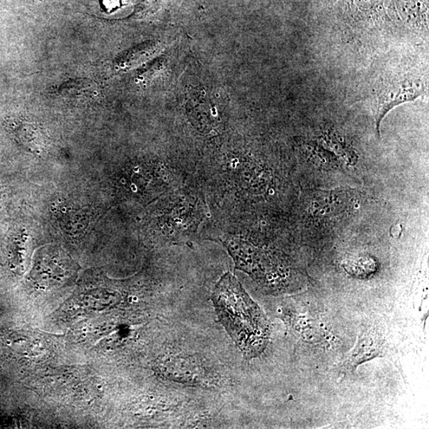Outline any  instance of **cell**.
<instances>
[{"instance_id":"obj_5","label":"cell","mask_w":429,"mask_h":429,"mask_svg":"<svg viewBox=\"0 0 429 429\" xmlns=\"http://www.w3.org/2000/svg\"><path fill=\"white\" fill-rule=\"evenodd\" d=\"M96 93V84L88 79L70 81L63 84L60 88V94L72 101L92 99Z\"/></svg>"},{"instance_id":"obj_2","label":"cell","mask_w":429,"mask_h":429,"mask_svg":"<svg viewBox=\"0 0 429 429\" xmlns=\"http://www.w3.org/2000/svg\"><path fill=\"white\" fill-rule=\"evenodd\" d=\"M426 87L424 76L416 70L393 71L378 78L370 93V106L379 137L385 116L395 107L419 98Z\"/></svg>"},{"instance_id":"obj_1","label":"cell","mask_w":429,"mask_h":429,"mask_svg":"<svg viewBox=\"0 0 429 429\" xmlns=\"http://www.w3.org/2000/svg\"><path fill=\"white\" fill-rule=\"evenodd\" d=\"M212 301L221 324L246 360L263 353L270 337L268 319L230 272L219 279Z\"/></svg>"},{"instance_id":"obj_3","label":"cell","mask_w":429,"mask_h":429,"mask_svg":"<svg viewBox=\"0 0 429 429\" xmlns=\"http://www.w3.org/2000/svg\"><path fill=\"white\" fill-rule=\"evenodd\" d=\"M389 350L388 341L382 331L376 328H367L358 338L355 348L344 360L342 370L354 372L362 363L387 356Z\"/></svg>"},{"instance_id":"obj_6","label":"cell","mask_w":429,"mask_h":429,"mask_svg":"<svg viewBox=\"0 0 429 429\" xmlns=\"http://www.w3.org/2000/svg\"><path fill=\"white\" fill-rule=\"evenodd\" d=\"M164 0H139L137 6V15L147 16L157 12Z\"/></svg>"},{"instance_id":"obj_4","label":"cell","mask_w":429,"mask_h":429,"mask_svg":"<svg viewBox=\"0 0 429 429\" xmlns=\"http://www.w3.org/2000/svg\"><path fill=\"white\" fill-rule=\"evenodd\" d=\"M167 362V372L170 379L188 383L194 382L196 384L205 379L201 367L190 360L175 358L168 360Z\"/></svg>"}]
</instances>
